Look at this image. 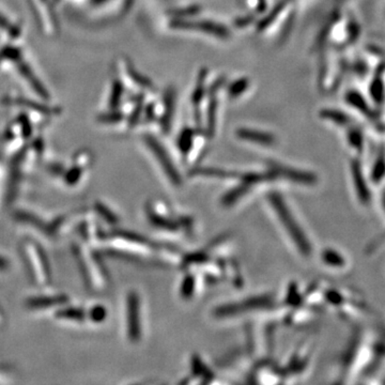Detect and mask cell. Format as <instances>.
Segmentation results:
<instances>
[{
    "mask_svg": "<svg viewBox=\"0 0 385 385\" xmlns=\"http://www.w3.org/2000/svg\"><path fill=\"white\" fill-rule=\"evenodd\" d=\"M72 252L85 285L98 291L104 289L108 285L109 279L104 263L96 252V246L78 240L74 243Z\"/></svg>",
    "mask_w": 385,
    "mask_h": 385,
    "instance_id": "cell-2",
    "label": "cell"
},
{
    "mask_svg": "<svg viewBox=\"0 0 385 385\" xmlns=\"http://www.w3.org/2000/svg\"><path fill=\"white\" fill-rule=\"evenodd\" d=\"M89 158L87 153L80 154L77 160L72 165V168L63 172V184L70 189H74L82 182V177L89 168Z\"/></svg>",
    "mask_w": 385,
    "mask_h": 385,
    "instance_id": "cell-9",
    "label": "cell"
},
{
    "mask_svg": "<svg viewBox=\"0 0 385 385\" xmlns=\"http://www.w3.org/2000/svg\"><path fill=\"white\" fill-rule=\"evenodd\" d=\"M127 74L131 76L132 80L139 84L141 87L145 88V89L149 90V91H154L156 90V86L153 85V82L149 80V78L144 76L143 74L139 73V71H136L134 69L133 65H127Z\"/></svg>",
    "mask_w": 385,
    "mask_h": 385,
    "instance_id": "cell-16",
    "label": "cell"
},
{
    "mask_svg": "<svg viewBox=\"0 0 385 385\" xmlns=\"http://www.w3.org/2000/svg\"><path fill=\"white\" fill-rule=\"evenodd\" d=\"M322 259L327 265H333V267H336V265L341 267V265H343V259L335 251H324Z\"/></svg>",
    "mask_w": 385,
    "mask_h": 385,
    "instance_id": "cell-22",
    "label": "cell"
},
{
    "mask_svg": "<svg viewBox=\"0 0 385 385\" xmlns=\"http://www.w3.org/2000/svg\"><path fill=\"white\" fill-rule=\"evenodd\" d=\"M170 28L172 30H194V32H205L218 39L230 38V32L227 27L211 20H183L175 18L170 22Z\"/></svg>",
    "mask_w": 385,
    "mask_h": 385,
    "instance_id": "cell-7",
    "label": "cell"
},
{
    "mask_svg": "<svg viewBox=\"0 0 385 385\" xmlns=\"http://www.w3.org/2000/svg\"><path fill=\"white\" fill-rule=\"evenodd\" d=\"M267 203L272 212L275 214L279 225L285 232L286 236L296 247V250L302 256L310 257L313 253L312 243L306 234L305 229L301 225L298 216L288 205L285 197L277 191H273L267 195Z\"/></svg>",
    "mask_w": 385,
    "mask_h": 385,
    "instance_id": "cell-1",
    "label": "cell"
},
{
    "mask_svg": "<svg viewBox=\"0 0 385 385\" xmlns=\"http://www.w3.org/2000/svg\"><path fill=\"white\" fill-rule=\"evenodd\" d=\"M10 267H11L10 259L0 253V274L7 273V272L9 271Z\"/></svg>",
    "mask_w": 385,
    "mask_h": 385,
    "instance_id": "cell-25",
    "label": "cell"
},
{
    "mask_svg": "<svg viewBox=\"0 0 385 385\" xmlns=\"http://www.w3.org/2000/svg\"><path fill=\"white\" fill-rule=\"evenodd\" d=\"M250 87V80L247 78H239L234 80L232 85L228 86V96L230 99H236L238 96H242L247 89Z\"/></svg>",
    "mask_w": 385,
    "mask_h": 385,
    "instance_id": "cell-17",
    "label": "cell"
},
{
    "mask_svg": "<svg viewBox=\"0 0 385 385\" xmlns=\"http://www.w3.org/2000/svg\"><path fill=\"white\" fill-rule=\"evenodd\" d=\"M236 137L242 141H250L263 146H271L275 143V137L267 132L255 131L250 129H239L236 132Z\"/></svg>",
    "mask_w": 385,
    "mask_h": 385,
    "instance_id": "cell-12",
    "label": "cell"
},
{
    "mask_svg": "<svg viewBox=\"0 0 385 385\" xmlns=\"http://www.w3.org/2000/svg\"><path fill=\"white\" fill-rule=\"evenodd\" d=\"M13 102H16L15 104L23 105V106L37 109V111H39L40 113H43V114H51V113H53V109L49 108V107L43 106V105L40 104H34L32 101L24 100V99H15V100H13Z\"/></svg>",
    "mask_w": 385,
    "mask_h": 385,
    "instance_id": "cell-23",
    "label": "cell"
},
{
    "mask_svg": "<svg viewBox=\"0 0 385 385\" xmlns=\"http://www.w3.org/2000/svg\"><path fill=\"white\" fill-rule=\"evenodd\" d=\"M68 303H70V296L68 294H61V292H55V294L43 292L27 298L25 306L30 312L37 313V314L51 312L53 314Z\"/></svg>",
    "mask_w": 385,
    "mask_h": 385,
    "instance_id": "cell-6",
    "label": "cell"
},
{
    "mask_svg": "<svg viewBox=\"0 0 385 385\" xmlns=\"http://www.w3.org/2000/svg\"><path fill=\"white\" fill-rule=\"evenodd\" d=\"M201 6H191V7L183 8V9L172 10L170 12V15L175 16L176 18H189V16H194L196 14L201 13Z\"/></svg>",
    "mask_w": 385,
    "mask_h": 385,
    "instance_id": "cell-20",
    "label": "cell"
},
{
    "mask_svg": "<svg viewBox=\"0 0 385 385\" xmlns=\"http://www.w3.org/2000/svg\"><path fill=\"white\" fill-rule=\"evenodd\" d=\"M195 290H196V281L191 275H187L182 281L180 288L181 294L185 298H191L194 296Z\"/></svg>",
    "mask_w": 385,
    "mask_h": 385,
    "instance_id": "cell-19",
    "label": "cell"
},
{
    "mask_svg": "<svg viewBox=\"0 0 385 385\" xmlns=\"http://www.w3.org/2000/svg\"><path fill=\"white\" fill-rule=\"evenodd\" d=\"M253 20V16H247L245 18H240V20H236V27H244L245 25L250 24Z\"/></svg>",
    "mask_w": 385,
    "mask_h": 385,
    "instance_id": "cell-26",
    "label": "cell"
},
{
    "mask_svg": "<svg viewBox=\"0 0 385 385\" xmlns=\"http://www.w3.org/2000/svg\"><path fill=\"white\" fill-rule=\"evenodd\" d=\"M5 314H4L3 310H1V308H0V327H3V325L5 324Z\"/></svg>",
    "mask_w": 385,
    "mask_h": 385,
    "instance_id": "cell-28",
    "label": "cell"
},
{
    "mask_svg": "<svg viewBox=\"0 0 385 385\" xmlns=\"http://www.w3.org/2000/svg\"><path fill=\"white\" fill-rule=\"evenodd\" d=\"M271 304L270 296H256L254 298H250L248 301H243L240 303L228 304V305L222 306L216 310V316L220 318H227L228 316L238 315L239 313L253 312L258 310L260 308H267Z\"/></svg>",
    "mask_w": 385,
    "mask_h": 385,
    "instance_id": "cell-8",
    "label": "cell"
},
{
    "mask_svg": "<svg viewBox=\"0 0 385 385\" xmlns=\"http://www.w3.org/2000/svg\"><path fill=\"white\" fill-rule=\"evenodd\" d=\"M96 3H102V1H105V0H96Z\"/></svg>",
    "mask_w": 385,
    "mask_h": 385,
    "instance_id": "cell-29",
    "label": "cell"
},
{
    "mask_svg": "<svg viewBox=\"0 0 385 385\" xmlns=\"http://www.w3.org/2000/svg\"><path fill=\"white\" fill-rule=\"evenodd\" d=\"M290 3V0H282L281 3L277 4L275 9H273V11L270 12L269 15L265 18V20H261L258 24V30L259 32H263L265 28L270 26V25L273 23V20L279 15L282 11L287 7L288 4Z\"/></svg>",
    "mask_w": 385,
    "mask_h": 385,
    "instance_id": "cell-18",
    "label": "cell"
},
{
    "mask_svg": "<svg viewBox=\"0 0 385 385\" xmlns=\"http://www.w3.org/2000/svg\"><path fill=\"white\" fill-rule=\"evenodd\" d=\"M0 27L1 28H4V30H11V25H10V23L8 22L7 20H5L4 18V16L0 15Z\"/></svg>",
    "mask_w": 385,
    "mask_h": 385,
    "instance_id": "cell-27",
    "label": "cell"
},
{
    "mask_svg": "<svg viewBox=\"0 0 385 385\" xmlns=\"http://www.w3.org/2000/svg\"><path fill=\"white\" fill-rule=\"evenodd\" d=\"M20 254L32 284L38 288L49 287L51 282V265L40 243L36 239H23L20 242Z\"/></svg>",
    "mask_w": 385,
    "mask_h": 385,
    "instance_id": "cell-3",
    "label": "cell"
},
{
    "mask_svg": "<svg viewBox=\"0 0 385 385\" xmlns=\"http://www.w3.org/2000/svg\"><path fill=\"white\" fill-rule=\"evenodd\" d=\"M208 76V70L201 69L199 72L198 77H197L196 86H195L194 91L191 94V103L194 105L195 111L198 108L199 105L201 104V101H203V96H205V88H206V80H207Z\"/></svg>",
    "mask_w": 385,
    "mask_h": 385,
    "instance_id": "cell-13",
    "label": "cell"
},
{
    "mask_svg": "<svg viewBox=\"0 0 385 385\" xmlns=\"http://www.w3.org/2000/svg\"><path fill=\"white\" fill-rule=\"evenodd\" d=\"M123 118V115L120 113H112V114L103 115L101 116V121L103 122L114 123L118 122Z\"/></svg>",
    "mask_w": 385,
    "mask_h": 385,
    "instance_id": "cell-24",
    "label": "cell"
},
{
    "mask_svg": "<svg viewBox=\"0 0 385 385\" xmlns=\"http://www.w3.org/2000/svg\"><path fill=\"white\" fill-rule=\"evenodd\" d=\"M144 141H145L146 145L149 148L151 153L153 154L154 158L158 160V165H160L168 181L175 187L181 185V183H182L181 175L179 174L178 168H176L174 160L170 158V153H168V150L165 149L164 146L154 136L149 135V134L144 137Z\"/></svg>",
    "mask_w": 385,
    "mask_h": 385,
    "instance_id": "cell-5",
    "label": "cell"
},
{
    "mask_svg": "<svg viewBox=\"0 0 385 385\" xmlns=\"http://www.w3.org/2000/svg\"><path fill=\"white\" fill-rule=\"evenodd\" d=\"M225 82V78H218L215 84L210 88L209 104H208L207 113V134L211 139L215 134L216 118H217V91Z\"/></svg>",
    "mask_w": 385,
    "mask_h": 385,
    "instance_id": "cell-10",
    "label": "cell"
},
{
    "mask_svg": "<svg viewBox=\"0 0 385 385\" xmlns=\"http://www.w3.org/2000/svg\"><path fill=\"white\" fill-rule=\"evenodd\" d=\"M123 94L122 84L119 80H116L113 85L112 96H111V100H109V106L113 108H116L120 103L121 96Z\"/></svg>",
    "mask_w": 385,
    "mask_h": 385,
    "instance_id": "cell-21",
    "label": "cell"
},
{
    "mask_svg": "<svg viewBox=\"0 0 385 385\" xmlns=\"http://www.w3.org/2000/svg\"><path fill=\"white\" fill-rule=\"evenodd\" d=\"M194 144V132L191 129H184L181 132L178 139V148L182 156H189Z\"/></svg>",
    "mask_w": 385,
    "mask_h": 385,
    "instance_id": "cell-14",
    "label": "cell"
},
{
    "mask_svg": "<svg viewBox=\"0 0 385 385\" xmlns=\"http://www.w3.org/2000/svg\"><path fill=\"white\" fill-rule=\"evenodd\" d=\"M20 71L23 75L25 76V78H27V80L30 82V85L32 86L34 90H36L37 94H40L43 98H49V94H47L46 90L44 89L42 85H41L40 82L37 80L36 76L32 73V70L28 65H20Z\"/></svg>",
    "mask_w": 385,
    "mask_h": 385,
    "instance_id": "cell-15",
    "label": "cell"
},
{
    "mask_svg": "<svg viewBox=\"0 0 385 385\" xmlns=\"http://www.w3.org/2000/svg\"><path fill=\"white\" fill-rule=\"evenodd\" d=\"M125 335L132 343H137L143 337V305L136 290L127 291L125 298Z\"/></svg>",
    "mask_w": 385,
    "mask_h": 385,
    "instance_id": "cell-4",
    "label": "cell"
},
{
    "mask_svg": "<svg viewBox=\"0 0 385 385\" xmlns=\"http://www.w3.org/2000/svg\"><path fill=\"white\" fill-rule=\"evenodd\" d=\"M177 91L174 87H170L165 91L163 101H164V113L160 118V127L164 133L168 134L172 127V117L175 114L176 106Z\"/></svg>",
    "mask_w": 385,
    "mask_h": 385,
    "instance_id": "cell-11",
    "label": "cell"
}]
</instances>
